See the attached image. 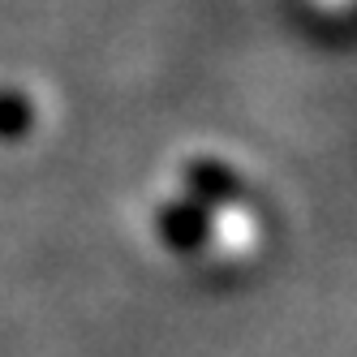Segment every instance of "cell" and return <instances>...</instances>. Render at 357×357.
<instances>
[{
    "instance_id": "obj_1",
    "label": "cell",
    "mask_w": 357,
    "mask_h": 357,
    "mask_svg": "<svg viewBox=\"0 0 357 357\" xmlns=\"http://www.w3.org/2000/svg\"><path fill=\"white\" fill-rule=\"evenodd\" d=\"M164 237L172 241V245H198L202 241V215L194 211V207H172V211H164Z\"/></svg>"
}]
</instances>
